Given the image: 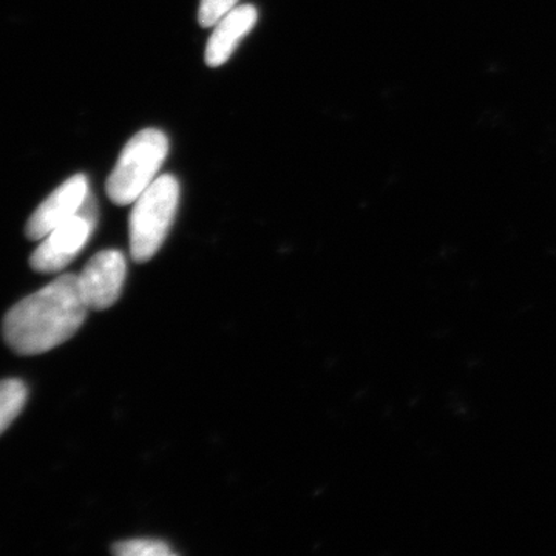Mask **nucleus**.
Wrapping results in <instances>:
<instances>
[{"instance_id": "f257e3e1", "label": "nucleus", "mask_w": 556, "mask_h": 556, "mask_svg": "<svg viewBox=\"0 0 556 556\" xmlns=\"http://www.w3.org/2000/svg\"><path fill=\"white\" fill-rule=\"evenodd\" d=\"M89 306L78 274H64L13 306L3 318V339L14 353L36 356L67 342L83 327Z\"/></svg>"}, {"instance_id": "f03ea898", "label": "nucleus", "mask_w": 556, "mask_h": 556, "mask_svg": "<svg viewBox=\"0 0 556 556\" xmlns=\"http://www.w3.org/2000/svg\"><path fill=\"white\" fill-rule=\"evenodd\" d=\"M179 203V182L172 175H161L135 201L131 208L130 252L138 263L149 262L163 247Z\"/></svg>"}, {"instance_id": "7ed1b4c3", "label": "nucleus", "mask_w": 556, "mask_h": 556, "mask_svg": "<svg viewBox=\"0 0 556 556\" xmlns=\"http://www.w3.org/2000/svg\"><path fill=\"white\" fill-rule=\"evenodd\" d=\"M167 153L169 139L161 130L146 129L131 137L108 179L109 199L118 206L135 203L155 181Z\"/></svg>"}, {"instance_id": "20e7f679", "label": "nucleus", "mask_w": 556, "mask_h": 556, "mask_svg": "<svg viewBox=\"0 0 556 556\" xmlns=\"http://www.w3.org/2000/svg\"><path fill=\"white\" fill-rule=\"evenodd\" d=\"M97 226V206L93 197H87L75 217L51 230L30 258L36 273L53 274L67 268L72 260L83 251Z\"/></svg>"}, {"instance_id": "39448f33", "label": "nucleus", "mask_w": 556, "mask_h": 556, "mask_svg": "<svg viewBox=\"0 0 556 556\" xmlns=\"http://www.w3.org/2000/svg\"><path fill=\"white\" fill-rule=\"evenodd\" d=\"M127 265L123 252L105 249L91 257L78 274L84 302L89 309L104 311L115 305L126 281Z\"/></svg>"}, {"instance_id": "423d86ee", "label": "nucleus", "mask_w": 556, "mask_h": 556, "mask_svg": "<svg viewBox=\"0 0 556 556\" xmlns=\"http://www.w3.org/2000/svg\"><path fill=\"white\" fill-rule=\"evenodd\" d=\"M90 195L89 179L79 174L62 182L60 188L43 201L27 223V237L30 240H42L62 223L75 217Z\"/></svg>"}, {"instance_id": "0eeeda50", "label": "nucleus", "mask_w": 556, "mask_h": 556, "mask_svg": "<svg viewBox=\"0 0 556 556\" xmlns=\"http://www.w3.org/2000/svg\"><path fill=\"white\" fill-rule=\"evenodd\" d=\"M257 21L258 11L254 5L236 7L223 16L214 25V31L207 40L206 54H204L207 67L217 68L226 64L244 36L255 27Z\"/></svg>"}, {"instance_id": "6e6552de", "label": "nucleus", "mask_w": 556, "mask_h": 556, "mask_svg": "<svg viewBox=\"0 0 556 556\" xmlns=\"http://www.w3.org/2000/svg\"><path fill=\"white\" fill-rule=\"evenodd\" d=\"M28 390L20 379L0 380V437L21 415L27 404Z\"/></svg>"}, {"instance_id": "1a4fd4ad", "label": "nucleus", "mask_w": 556, "mask_h": 556, "mask_svg": "<svg viewBox=\"0 0 556 556\" xmlns=\"http://www.w3.org/2000/svg\"><path fill=\"white\" fill-rule=\"evenodd\" d=\"M118 556H170L174 551L166 543L159 540H129L121 541L112 547Z\"/></svg>"}, {"instance_id": "9d476101", "label": "nucleus", "mask_w": 556, "mask_h": 556, "mask_svg": "<svg viewBox=\"0 0 556 556\" xmlns=\"http://www.w3.org/2000/svg\"><path fill=\"white\" fill-rule=\"evenodd\" d=\"M239 0H201L199 9V22L201 27H214L223 16L236 9Z\"/></svg>"}]
</instances>
